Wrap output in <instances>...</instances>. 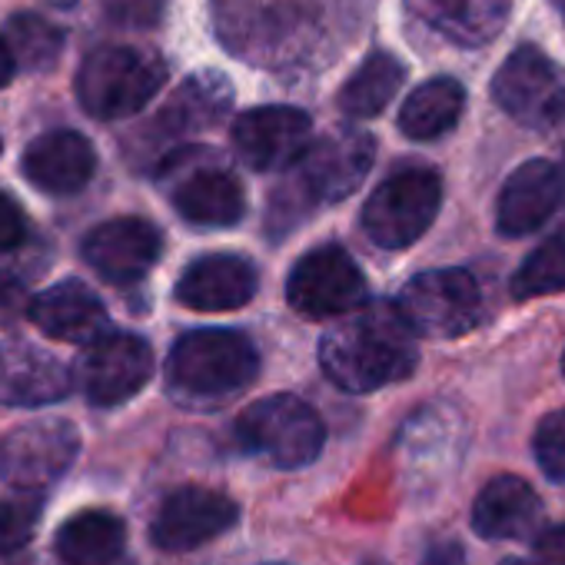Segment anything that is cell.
I'll use <instances>...</instances> for the list:
<instances>
[{"mask_svg":"<svg viewBox=\"0 0 565 565\" xmlns=\"http://www.w3.org/2000/svg\"><path fill=\"white\" fill-rule=\"evenodd\" d=\"M416 333L396 303H376L350 313L320 343V366L347 393H373L406 380L416 370Z\"/></svg>","mask_w":565,"mask_h":565,"instance_id":"cell-1","label":"cell"},{"mask_svg":"<svg viewBox=\"0 0 565 565\" xmlns=\"http://www.w3.org/2000/svg\"><path fill=\"white\" fill-rule=\"evenodd\" d=\"M259 356L243 333L193 330L167 360V393L186 409H220L253 386Z\"/></svg>","mask_w":565,"mask_h":565,"instance_id":"cell-2","label":"cell"},{"mask_svg":"<svg viewBox=\"0 0 565 565\" xmlns=\"http://www.w3.org/2000/svg\"><path fill=\"white\" fill-rule=\"evenodd\" d=\"M167 64L143 47L107 44L84 57L77 71V100L97 120H124L143 110L163 87Z\"/></svg>","mask_w":565,"mask_h":565,"instance_id":"cell-3","label":"cell"},{"mask_svg":"<svg viewBox=\"0 0 565 565\" xmlns=\"http://www.w3.org/2000/svg\"><path fill=\"white\" fill-rule=\"evenodd\" d=\"M236 436L249 452L276 469L310 466L327 443V429L317 409L287 393L249 403L236 419Z\"/></svg>","mask_w":565,"mask_h":565,"instance_id":"cell-4","label":"cell"},{"mask_svg":"<svg viewBox=\"0 0 565 565\" xmlns=\"http://www.w3.org/2000/svg\"><path fill=\"white\" fill-rule=\"evenodd\" d=\"M376 157V143L363 130H333L313 140L310 150L282 183L279 196H290L297 206H330L347 200L366 180Z\"/></svg>","mask_w":565,"mask_h":565,"instance_id":"cell-5","label":"cell"},{"mask_svg":"<svg viewBox=\"0 0 565 565\" xmlns=\"http://www.w3.org/2000/svg\"><path fill=\"white\" fill-rule=\"evenodd\" d=\"M396 310L416 337L456 340L482 320V294L466 269H429L399 290Z\"/></svg>","mask_w":565,"mask_h":565,"instance_id":"cell-6","label":"cell"},{"mask_svg":"<svg viewBox=\"0 0 565 565\" xmlns=\"http://www.w3.org/2000/svg\"><path fill=\"white\" fill-rule=\"evenodd\" d=\"M443 183L426 167H409L383 180L363 206V233L386 249L416 243L436 220Z\"/></svg>","mask_w":565,"mask_h":565,"instance_id":"cell-7","label":"cell"},{"mask_svg":"<svg viewBox=\"0 0 565 565\" xmlns=\"http://www.w3.org/2000/svg\"><path fill=\"white\" fill-rule=\"evenodd\" d=\"M495 104L522 127L548 134L565 120V74L535 44L515 47L492 77Z\"/></svg>","mask_w":565,"mask_h":565,"instance_id":"cell-8","label":"cell"},{"mask_svg":"<svg viewBox=\"0 0 565 565\" xmlns=\"http://www.w3.org/2000/svg\"><path fill=\"white\" fill-rule=\"evenodd\" d=\"M163 180L173 210L193 226L223 230L236 226L246 213L239 180L226 167H220V160H210V153L190 150L170 157L163 163Z\"/></svg>","mask_w":565,"mask_h":565,"instance_id":"cell-9","label":"cell"},{"mask_svg":"<svg viewBox=\"0 0 565 565\" xmlns=\"http://www.w3.org/2000/svg\"><path fill=\"white\" fill-rule=\"evenodd\" d=\"M81 433L71 419H34L0 439V479L18 492L54 486L77 459Z\"/></svg>","mask_w":565,"mask_h":565,"instance_id":"cell-10","label":"cell"},{"mask_svg":"<svg viewBox=\"0 0 565 565\" xmlns=\"http://www.w3.org/2000/svg\"><path fill=\"white\" fill-rule=\"evenodd\" d=\"M287 300L310 320L356 313L366 303V276L343 246H320L294 266Z\"/></svg>","mask_w":565,"mask_h":565,"instance_id":"cell-11","label":"cell"},{"mask_svg":"<svg viewBox=\"0 0 565 565\" xmlns=\"http://www.w3.org/2000/svg\"><path fill=\"white\" fill-rule=\"evenodd\" d=\"M230 137L236 157L266 173L300 163L313 143V120L297 107H253L236 117Z\"/></svg>","mask_w":565,"mask_h":565,"instance_id":"cell-12","label":"cell"},{"mask_svg":"<svg viewBox=\"0 0 565 565\" xmlns=\"http://www.w3.org/2000/svg\"><path fill=\"white\" fill-rule=\"evenodd\" d=\"M81 390L97 406H117L137 396L153 376V350L134 333H107L81 360Z\"/></svg>","mask_w":565,"mask_h":565,"instance_id":"cell-13","label":"cell"},{"mask_svg":"<svg viewBox=\"0 0 565 565\" xmlns=\"http://www.w3.org/2000/svg\"><path fill=\"white\" fill-rule=\"evenodd\" d=\"M239 509L233 499H226L216 489L186 486L163 499L150 522V539L163 552H190L233 529Z\"/></svg>","mask_w":565,"mask_h":565,"instance_id":"cell-14","label":"cell"},{"mask_svg":"<svg viewBox=\"0 0 565 565\" xmlns=\"http://www.w3.org/2000/svg\"><path fill=\"white\" fill-rule=\"evenodd\" d=\"M163 236L143 216H117L100 223L84 239V259L97 276H104L114 287H130L143 279L150 266L160 259Z\"/></svg>","mask_w":565,"mask_h":565,"instance_id":"cell-15","label":"cell"},{"mask_svg":"<svg viewBox=\"0 0 565 565\" xmlns=\"http://www.w3.org/2000/svg\"><path fill=\"white\" fill-rule=\"evenodd\" d=\"M256 297V269L243 256L213 253L190 263L177 282V300L196 313L239 310Z\"/></svg>","mask_w":565,"mask_h":565,"instance_id":"cell-16","label":"cell"},{"mask_svg":"<svg viewBox=\"0 0 565 565\" xmlns=\"http://www.w3.org/2000/svg\"><path fill=\"white\" fill-rule=\"evenodd\" d=\"M31 320L44 337L57 343H84V347L104 340L110 327L107 307L81 279H64L57 287L44 290L41 297H34Z\"/></svg>","mask_w":565,"mask_h":565,"instance_id":"cell-17","label":"cell"},{"mask_svg":"<svg viewBox=\"0 0 565 565\" xmlns=\"http://www.w3.org/2000/svg\"><path fill=\"white\" fill-rule=\"evenodd\" d=\"M21 170L38 190L64 196V193H77L90 183V177L97 170V153L84 134L51 130V134H41L38 140H31V147L24 150Z\"/></svg>","mask_w":565,"mask_h":565,"instance_id":"cell-18","label":"cell"},{"mask_svg":"<svg viewBox=\"0 0 565 565\" xmlns=\"http://www.w3.org/2000/svg\"><path fill=\"white\" fill-rule=\"evenodd\" d=\"M71 370L34 343H11L0 350V403L4 406H47L71 393Z\"/></svg>","mask_w":565,"mask_h":565,"instance_id":"cell-19","label":"cell"},{"mask_svg":"<svg viewBox=\"0 0 565 565\" xmlns=\"http://www.w3.org/2000/svg\"><path fill=\"white\" fill-rule=\"evenodd\" d=\"M562 196V177L548 160H529L522 163L502 186L495 223L502 236H525L539 230Z\"/></svg>","mask_w":565,"mask_h":565,"instance_id":"cell-20","label":"cell"},{"mask_svg":"<svg viewBox=\"0 0 565 565\" xmlns=\"http://www.w3.org/2000/svg\"><path fill=\"white\" fill-rule=\"evenodd\" d=\"M542 522V502L519 476L492 479L472 505V529L486 539H525Z\"/></svg>","mask_w":565,"mask_h":565,"instance_id":"cell-21","label":"cell"},{"mask_svg":"<svg viewBox=\"0 0 565 565\" xmlns=\"http://www.w3.org/2000/svg\"><path fill=\"white\" fill-rule=\"evenodd\" d=\"M230 104H233L230 81L213 71H203V74L186 77L177 87V94L160 110L157 127L170 137L200 134V130H210L213 124H220L226 117Z\"/></svg>","mask_w":565,"mask_h":565,"instance_id":"cell-22","label":"cell"},{"mask_svg":"<svg viewBox=\"0 0 565 565\" xmlns=\"http://www.w3.org/2000/svg\"><path fill=\"white\" fill-rule=\"evenodd\" d=\"M423 21L443 38L476 47L495 38L512 11V0H409Z\"/></svg>","mask_w":565,"mask_h":565,"instance_id":"cell-23","label":"cell"},{"mask_svg":"<svg viewBox=\"0 0 565 565\" xmlns=\"http://www.w3.org/2000/svg\"><path fill=\"white\" fill-rule=\"evenodd\" d=\"M127 545V525L107 509H84L57 532V555L67 565H110Z\"/></svg>","mask_w":565,"mask_h":565,"instance_id":"cell-24","label":"cell"},{"mask_svg":"<svg viewBox=\"0 0 565 565\" xmlns=\"http://www.w3.org/2000/svg\"><path fill=\"white\" fill-rule=\"evenodd\" d=\"M466 110V90L452 77H436L416 87L403 110H399V130L409 140H439L449 134Z\"/></svg>","mask_w":565,"mask_h":565,"instance_id":"cell-25","label":"cell"},{"mask_svg":"<svg viewBox=\"0 0 565 565\" xmlns=\"http://www.w3.org/2000/svg\"><path fill=\"white\" fill-rule=\"evenodd\" d=\"M403 81H406L403 61H396L386 51H376L343 84V90H340V110L350 114V117H356V120H370V117H376V114H383L390 107V100L399 94Z\"/></svg>","mask_w":565,"mask_h":565,"instance_id":"cell-26","label":"cell"},{"mask_svg":"<svg viewBox=\"0 0 565 565\" xmlns=\"http://www.w3.org/2000/svg\"><path fill=\"white\" fill-rule=\"evenodd\" d=\"M0 44L8 47L18 71L41 74L61 61L64 31L41 14H14L4 28H0Z\"/></svg>","mask_w":565,"mask_h":565,"instance_id":"cell-27","label":"cell"},{"mask_svg":"<svg viewBox=\"0 0 565 565\" xmlns=\"http://www.w3.org/2000/svg\"><path fill=\"white\" fill-rule=\"evenodd\" d=\"M509 290L515 300H532V297H548L565 290V233L545 239L539 249H532L522 266L515 269Z\"/></svg>","mask_w":565,"mask_h":565,"instance_id":"cell-28","label":"cell"},{"mask_svg":"<svg viewBox=\"0 0 565 565\" xmlns=\"http://www.w3.org/2000/svg\"><path fill=\"white\" fill-rule=\"evenodd\" d=\"M41 525V492H18L0 499V555L24 548Z\"/></svg>","mask_w":565,"mask_h":565,"instance_id":"cell-29","label":"cell"},{"mask_svg":"<svg viewBox=\"0 0 565 565\" xmlns=\"http://www.w3.org/2000/svg\"><path fill=\"white\" fill-rule=\"evenodd\" d=\"M535 459L542 472L555 482H565V406L548 413L535 429Z\"/></svg>","mask_w":565,"mask_h":565,"instance_id":"cell-30","label":"cell"},{"mask_svg":"<svg viewBox=\"0 0 565 565\" xmlns=\"http://www.w3.org/2000/svg\"><path fill=\"white\" fill-rule=\"evenodd\" d=\"M167 0H107V21L130 31L157 28L163 18Z\"/></svg>","mask_w":565,"mask_h":565,"instance_id":"cell-31","label":"cell"},{"mask_svg":"<svg viewBox=\"0 0 565 565\" xmlns=\"http://www.w3.org/2000/svg\"><path fill=\"white\" fill-rule=\"evenodd\" d=\"M31 303L34 300H28L24 282L11 276L8 269H0V327L18 323L24 313H31Z\"/></svg>","mask_w":565,"mask_h":565,"instance_id":"cell-32","label":"cell"},{"mask_svg":"<svg viewBox=\"0 0 565 565\" xmlns=\"http://www.w3.org/2000/svg\"><path fill=\"white\" fill-rule=\"evenodd\" d=\"M28 239V216L14 196L0 193V249H18Z\"/></svg>","mask_w":565,"mask_h":565,"instance_id":"cell-33","label":"cell"},{"mask_svg":"<svg viewBox=\"0 0 565 565\" xmlns=\"http://www.w3.org/2000/svg\"><path fill=\"white\" fill-rule=\"evenodd\" d=\"M535 555L542 565H565V522L552 525L539 535L535 542Z\"/></svg>","mask_w":565,"mask_h":565,"instance_id":"cell-34","label":"cell"},{"mask_svg":"<svg viewBox=\"0 0 565 565\" xmlns=\"http://www.w3.org/2000/svg\"><path fill=\"white\" fill-rule=\"evenodd\" d=\"M419 565H466V552L456 542H439L423 555Z\"/></svg>","mask_w":565,"mask_h":565,"instance_id":"cell-35","label":"cell"},{"mask_svg":"<svg viewBox=\"0 0 565 565\" xmlns=\"http://www.w3.org/2000/svg\"><path fill=\"white\" fill-rule=\"evenodd\" d=\"M14 74H18V67H14V61H11L8 47L0 44V87H8V84L14 81Z\"/></svg>","mask_w":565,"mask_h":565,"instance_id":"cell-36","label":"cell"},{"mask_svg":"<svg viewBox=\"0 0 565 565\" xmlns=\"http://www.w3.org/2000/svg\"><path fill=\"white\" fill-rule=\"evenodd\" d=\"M44 4H47V8H61V11H67V8H74V4H77V0H44Z\"/></svg>","mask_w":565,"mask_h":565,"instance_id":"cell-37","label":"cell"},{"mask_svg":"<svg viewBox=\"0 0 565 565\" xmlns=\"http://www.w3.org/2000/svg\"><path fill=\"white\" fill-rule=\"evenodd\" d=\"M555 8L562 11V18H565V0H555Z\"/></svg>","mask_w":565,"mask_h":565,"instance_id":"cell-38","label":"cell"},{"mask_svg":"<svg viewBox=\"0 0 565 565\" xmlns=\"http://www.w3.org/2000/svg\"><path fill=\"white\" fill-rule=\"evenodd\" d=\"M505 565H529V562H515V558H512V562H505Z\"/></svg>","mask_w":565,"mask_h":565,"instance_id":"cell-39","label":"cell"},{"mask_svg":"<svg viewBox=\"0 0 565 565\" xmlns=\"http://www.w3.org/2000/svg\"><path fill=\"white\" fill-rule=\"evenodd\" d=\"M366 565H383V562H366Z\"/></svg>","mask_w":565,"mask_h":565,"instance_id":"cell-40","label":"cell"},{"mask_svg":"<svg viewBox=\"0 0 565 565\" xmlns=\"http://www.w3.org/2000/svg\"><path fill=\"white\" fill-rule=\"evenodd\" d=\"M562 373H565V356H562Z\"/></svg>","mask_w":565,"mask_h":565,"instance_id":"cell-41","label":"cell"}]
</instances>
